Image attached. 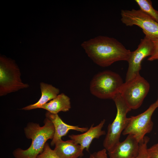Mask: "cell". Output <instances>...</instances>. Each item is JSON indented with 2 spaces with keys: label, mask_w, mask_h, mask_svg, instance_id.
I'll return each mask as SVG.
<instances>
[{
  "label": "cell",
  "mask_w": 158,
  "mask_h": 158,
  "mask_svg": "<svg viewBox=\"0 0 158 158\" xmlns=\"http://www.w3.org/2000/svg\"><path fill=\"white\" fill-rule=\"evenodd\" d=\"M41 92V97L35 103L29 105L22 109L25 110H29L37 108L46 104L47 102L55 98L59 93V89L52 85L41 82L40 83Z\"/></svg>",
  "instance_id": "14"
},
{
  "label": "cell",
  "mask_w": 158,
  "mask_h": 158,
  "mask_svg": "<svg viewBox=\"0 0 158 158\" xmlns=\"http://www.w3.org/2000/svg\"><path fill=\"white\" fill-rule=\"evenodd\" d=\"M123 83L121 76L110 70H106L96 74L90 85L91 93L101 99H112L119 93Z\"/></svg>",
  "instance_id": "4"
},
{
  "label": "cell",
  "mask_w": 158,
  "mask_h": 158,
  "mask_svg": "<svg viewBox=\"0 0 158 158\" xmlns=\"http://www.w3.org/2000/svg\"><path fill=\"white\" fill-rule=\"evenodd\" d=\"M107 150L103 149L97 152V158H109L107 153Z\"/></svg>",
  "instance_id": "21"
},
{
  "label": "cell",
  "mask_w": 158,
  "mask_h": 158,
  "mask_svg": "<svg viewBox=\"0 0 158 158\" xmlns=\"http://www.w3.org/2000/svg\"><path fill=\"white\" fill-rule=\"evenodd\" d=\"M79 158H82L81 157ZM88 158H97V152H95L90 155L89 157Z\"/></svg>",
  "instance_id": "22"
},
{
  "label": "cell",
  "mask_w": 158,
  "mask_h": 158,
  "mask_svg": "<svg viewBox=\"0 0 158 158\" xmlns=\"http://www.w3.org/2000/svg\"><path fill=\"white\" fill-rule=\"evenodd\" d=\"M149 158H158V143L147 149Z\"/></svg>",
  "instance_id": "19"
},
{
  "label": "cell",
  "mask_w": 158,
  "mask_h": 158,
  "mask_svg": "<svg viewBox=\"0 0 158 158\" xmlns=\"http://www.w3.org/2000/svg\"><path fill=\"white\" fill-rule=\"evenodd\" d=\"M105 122L104 119L97 125L94 126L92 124L87 131L83 133L69 135V137L75 143L80 145L84 150L89 152V148L92 141L94 139H98L101 136L106 134V132L102 130Z\"/></svg>",
  "instance_id": "11"
},
{
  "label": "cell",
  "mask_w": 158,
  "mask_h": 158,
  "mask_svg": "<svg viewBox=\"0 0 158 158\" xmlns=\"http://www.w3.org/2000/svg\"><path fill=\"white\" fill-rule=\"evenodd\" d=\"M55 145L54 150L59 158H78L83 155L80 145L71 139L64 141L61 139Z\"/></svg>",
  "instance_id": "13"
},
{
  "label": "cell",
  "mask_w": 158,
  "mask_h": 158,
  "mask_svg": "<svg viewBox=\"0 0 158 158\" xmlns=\"http://www.w3.org/2000/svg\"><path fill=\"white\" fill-rule=\"evenodd\" d=\"M71 107L70 99L63 93L58 95L55 98L40 107L48 111L57 114L60 111H68Z\"/></svg>",
  "instance_id": "15"
},
{
  "label": "cell",
  "mask_w": 158,
  "mask_h": 158,
  "mask_svg": "<svg viewBox=\"0 0 158 158\" xmlns=\"http://www.w3.org/2000/svg\"><path fill=\"white\" fill-rule=\"evenodd\" d=\"M149 140L150 138L145 136L143 139L139 142V153L136 158H149L147 152V145Z\"/></svg>",
  "instance_id": "17"
},
{
  "label": "cell",
  "mask_w": 158,
  "mask_h": 158,
  "mask_svg": "<svg viewBox=\"0 0 158 158\" xmlns=\"http://www.w3.org/2000/svg\"><path fill=\"white\" fill-rule=\"evenodd\" d=\"M44 124L40 126L38 124L31 123L24 129L26 137L32 140L31 144L27 149L15 150L13 154L15 158H36L43 151L47 141L52 139L54 128L51 121L46 117Z\"/></svg>",
  "instance_id": "2"
},
{
  "label": "cell",
  "mask_w": 158,
  "mask_h": 158,
  "mask_svg": "<svg viewBox=\"0 0 158 158\" xmlns=\"http://www.w3.org/2000/svg\"><path fill=\"white\" fill-rule=\"evenodd\" d=\"M152 41L154 44V49L152 54L147 59L148 61H150L158 60V39Z\"/></svg>",
  "instance_id": "20"
},
{
  "label": "cell",
  "mask_w": 158,
  "mask_h": 158,
  "mask_svg": "<svg viewBox=\"0 0 158 158\" xmlns=\"http://www.w3.org/2000/svg\"><path fill=\"white\" fill-rule=\"evenodd\" d=\"M115 104L117 112L112 122L109 124L107 131L103 142L107 151H111L120 142L121 134L127 126L128 118L127 114L131 109L126 104L119 92L112 99Z\"/></svg>",
  "instance_id": "3"
},
{
  "label": "cell",
  "mask_w": 158,
  "mask_h": 158,
  "mask_svg": "<svg viewBox=\"0 0 158 158\" xmlns=\"http://www.w3.org/2000/svg\"><path fill=\"white\" fill-rule=\"evenodd\" d=\"M20 70L12 60L0 56V96H2L29 87L22 82Z\"/></svg>",
  "instance_id": "5"
},
{
  "label": "cell",
  "mask_w": 158,
  "mask_h": 158,
  "mask_svg": "<svg viewBox=\"0 0 158 158\" xmlns=\"http://www.w3.org/2000/svg\"><path fill=\"white\" fill-rule=\"evenodd\" d=\"M139 149V142L134 135L129 134L123 141L120 142L108 152V154L109 158H136Z\"/></svg>",
  "instance_id": "10"
},
{
  "label": "cell",
  "mask_w": 158,
  "mask_h": 158,
  "mask_svg": "<svg viewBox=\"0 0 158 158\" xmlns=\"http://www.w3.org/2000/svg\"><path fill=\"white\" fill-rule=\"evenodd\" d=\"M140 9L158 23V11L154 9L150 0H135Z\"/></svg>",
  "instance_id": "16"
},
{
  "label": "cell",
  "mask_w": 158,
  "mask_h": 158,
  "mask_svg": "<svg viewBox=\"0 0 158 158\" xmlns=\"http://www.w3.org/2000/svg\"><path fill=\"white\" fill-rule=\"evenodd\" d=\"M121 20L127 26L136 25L145 36L152 40L158 39V23L140 9L121 11Z\"/></svg>",
  "instance_id": "7"
},
{
  "label": "cell",
  "mask_w": 158,
  "mask_h": 158,
  "mask_svg": "<svg viewBox=\"0 0 158 158\" xmlns=\"http://www.w3.org/2000/svg\"><path fill=\"white\" fill-rule=\"evenodd\" d=\"M158 104V98L157 100L156 101Z\"/></svg>",
  "instance_id": "23"
},
{
  "label": "cell",
  "mask_w": 158,
  "mask_h": 158,
  "mask_svg": "<svg viewBox=\"0 0 158 158\" xmlns=\"http://www.w3.org/2000/svg\"><path fill=\"white\" fill-rule=\"evenodd\" d=\"M81 46L93 61L102 67L118 61H127L131 52L116 39L105 36L85 41Z\"/></svg>",
  "instance_id": "1"
},
{
  "label": "cell",
  "mask_w": 158,
  "mask_h": 158,
  "mask_svg": "<svg viewBox=\"0 0 158 158\" xmlns=\"http://www.w3.org/2000/svg\"><path fill=\"white\" fill-rule=\"evenodd\" d=\"M154 49V44L152 40L145 36L141 40L137 49L131 51L127 61L128 66L125 81L132 79L140 74L142 61L146 57L152 54Z\"/></svg>",
  "instance_id": "9"
},
{
  "label": "cell",
  "mask_w": 158,
  "mask_h": 158,
  "mask_svg": "<svg viewBox=\"0 0 158 158\" xmlns=\"http://www.w3.org/2000/svg\"><path fill=\"white\" fill-rule=\"evenodd\" d=\"M45 115L46 117L51 121L54 128V135L51 143L52 146L55 145L56 142L61 139L62 137L66 135L70 130H73L84 133L89 129L87 127H80L66 123L58 114H53L47 111Z\"/></svg>",
  "instance_id": "12"
},
{
  "label": "cell",
  "mask_w": 158,
  "mask_h": 158,
  "mask_svg": "<svg viewBox=\"0 0 158 158\" xmlns=\"http://www.w3.org/2000/svg\"><path fill=\"white\" fill-rule=\"evenodd\" d=\"M150 89L149 83L139 74L123 83L119 92L128 106L136 109L142 104Z\"/></svg>",
  "instance_id": "6"
},
{
  "label": "cell",
  "mask_w": 158,
  "mask_h": 158,
  "mask_svg": "<svg viewBox=\"0 0 158 158\" xmlns=\"http://www.w3.org/2000/svg\"><path fill=\"white\" fill-rule=\"evenodd\" d=\"M158 104L156 101L143 113L128 118L127 125L122 132L123 135L131 134L140 142L146 134L150 133L153 128V123L152 116Z\"/></svg>",
  "instance_id": "8"
},
{
  "label": "cell",
  "mask_w": 158,
  "mask_h": 158,
  "mask_svg": "<svg viewBox=\"0 0 158 158\" xmlns=\"http://www.w3.org/2000/svg\"><path fill=\"white\" fill-rule=\"evenodd\" d=\"M36 158H59L54 150L50 147L49 144L46 143L42 152L39 154Z\"/></svg>",
  "instance_id": "18"
}]
</instances>
